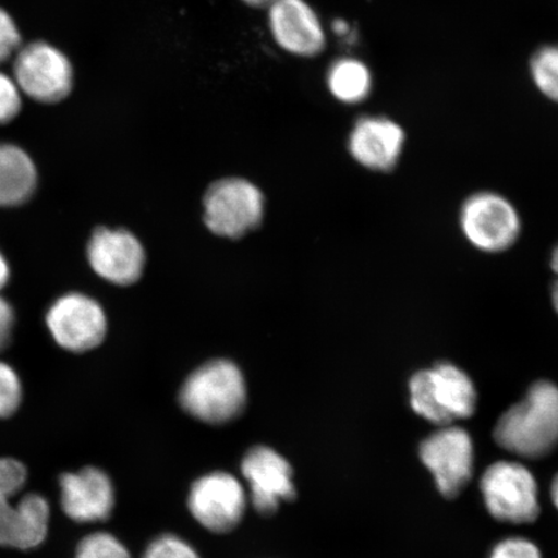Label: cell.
I'll list each match as a JSON object with an SVG mask.
<instances>
[{
  "label": "cell",
  "mask_w": 558,
  "mask_h": 558,
  "mask_svg": "<svg viewBox=\"0 0 558 558\" xmlns=\"http://www.w3.org/2000/svg\"><path fill=\"white\" fill-rule=\"evenodd\" d=\"M493 436L499 448L515 457L538 460L558 448V387L539 380L499 417Z\"/></svg>",
  "instance_id": "obj_1"
},
{
  "label": "cell",
  "mask_w": 558,
  "mask_h": 558,
  "mask_svg": "<svg viewBox=\"0 0 558 558\" xmlns=\"http://www.w3.org/2000/svg\"><path fill=\"white\" fill-rule=\"evenodd\" d=\"M27 483L26 466L17 459L0 458V547L32 550L50 532L51 506L44 495L17 499Z\"/></svg>",
  "instance_id": "obj_2"
},
{
  "label": "cell",
  "mask_w": 558,
  "mask_h": 558,
  "mask_svg": "<svg viewBox=\"0 0 558 558\" xmlns=\"http://www.w3.org/2000/svg\"><path fill=\"white\" fill-rule=\"evenodd\" d=\"M410 407L438 427L463 421L477 408V390L464 369L450 362L421 369L409 381Z\"/></svg>",
  "instance_id": "obj_3"
},
{
  "label": "cell",
  "mask_w": 558,
  "mask_h": 558,
  "mask_svg": "<svg viewBox=\"0 0 558 558\" xmlns=\"http://www.w3.org/2000/svg\"><path fill=\"white\" fill-rule=\"evenodd\" d=\"M180 404L198 421L221 425L239 417L247 403V388L233 362H208L187 378L179 396Z\"/></svg>",
  "instance_id": "obj_4"
},
{
  "label": "cell",
  "mask_w": 558,
  "mask_h": 558,
  "mask_svg": "<svg viewBox=\"0 0 558 558\" xmlns=\"http://www.w3.org/2000/svg\"><path fill=\"white\" fill-rule=\"evenodd\" d=\"M13 80L21 94L39 104H58L72 94L74 68L68 56L45 40L21 46L13 58Z\"/></svg>",
  "instance_id": "obj_5"
},
{
  "label": "cell",
  "mask_w": 558,
  "mask_h": 558,
  "mask_svg": "<svg viewBox=\"0 0 558 558\" xmlns=\"http://www.w3.org/2000/svg\"><path fill=\"white\" fill-rule=\"evenodd\" d=\"M488 513L495 520L532 523L539 518V488L534 474L518 462L494 463L480 481Z\"/></svg>",
  "instance_id": "obj_6"
},
{
  "label": "cell",
  "mask_w": 558,
  "mask_h": 558,
  "mask_svg": "<svg viewBox=\"0 0 558 558\" xmlns=\"http://www.w3.org/2000/svg\"><path fill=\"white\" fill-rule=\"evenodd\" d=\"M204 207L207 228L216 235L236 240L259 227L264 197L250 181L229 178L208 187Z\"/></svg>",
  "instance_id": "obj_7"
},
{
  "label": "cell",
  "mask_w": 558,
  "mask_h": 558,
  "mask_svg": "<svg viewBox=\"0 0 558 558\" xmlns=\"http://www.w3.org/2000/svg\"><path fill=\"white\" fill-rule=\"evenodd\" d=\"M459 221L465 239L490 254L511 248L521 232L518 209L504 195L493 192L471 195L460 209Z\"/></svg>",
  "instance_id": "obj_8"
},
{
  "label": "cell",
  "mask_w": 558,
  "mask_h": 558,
  "mask_svg": "<svg viewBox=\"0 0 558 558\" xmlns=\"http://www.w3.org/2000/svg\"><path fill=\"white\" fill-rule=\"evenodd\" d=\"M418 457L434 474L438 492L445 498H457L473 477L472 437L457 425L439 427L425 438L418 448Z\"/></svg>",
  "instance_id": "obj_9"
},
{
  "label": "cell",
  "mask_w": 558,
  "mask_h": 558,
  "mask_svg": "<svg viewBox=\"0 0 558 558\" xmlns=\"http://www.w3.org/2000/svg\"><path fill=\"white\" fill-rule=\"evenodd\" d=\"M247 498L233 474H205L192 485L187 507L202 526L215 534H227L240 525Z\"/></svg>",
  "instance_id": "obj_10"
},
{
  "label": "cell",
  "mask_w": 558,
  "mask_h": 558,
  "mask_svg": "<svg viewBox=\"0 0 558 558\" xmlns=\"http://www.w3.org/2000/svg\"><path fill=\"white\" fill-rule=\"evenodd\" d=\"M46 324L56 343L75 353L100 345L107 333V317L101 305L76 292L56 300L47 313Z\"/></svg>",
  "instance_id": "obj_11"
},
{
  "label": "cell",
  "mask_w": 558,
  "mask_h": 558,
  "mask_svg": "<svg viewBox=\"0 0 558 558\" xmlns=\"http://www.w3.org/2000/svg\"><path fill=\"white\" fill-rule=\"evenodd\" d=\"M241 471L250 485L251 505L264 518L276 514L282 501L296 498L290 463L267 446L251 449L242 460Z\"/></svg>",
  "instance_id": "obj_12"
},
{
  "label": "cell",
  "mask_w": 558,
  "mask_h": 558,
  "mask_svg": "<svg viewBox=\"0 0 558 558\" xmlns=\"http://www.w3.org/2000/svg\"><path fill=\"white\" fill-rule=\"evenodd\" d=\"M267 10L271 37L283 51L305 59L325 51L323 21L306 0H276Z\"/></svg>",
  "instance_id": "obj_13"
},
{
  "label": "cell",
  "mask_w": 558,
  "mask_h": 558,
  "mask_svg": "<svg viewBox=\"0 0 558 558\" xmlns=\"http://www.w3.org/2000/svg\"><path fill=\"white\" fill-rule=\"evenodd\" d=\"M60 505L70 520L78 523L107 521L116 506L113 483L96 466L61 474Z\"/></svg>",
  "instance_id": "obj_14"
},
{
  "label": "cell",
  "mask_w": 558,
  "mask_h": 558,
  "mask_svg": "<svg viewBox=\"0 0 558 558\" xmlns=\"http://www.w3.org/2000/svg\"><path fill=\"white\" fill-rule=\"evenodd\" d=\"M87 256L96 274L111 283L129 286L143 275L145 251L128 230L97 229L90 236Z\"/></svg>",
  "instance_id": "obj_15"
},
{
  "label": "cell",
  "mask_w": 558,
  "mask_h": 558,
  "mask_svg": "<svg viewBox=\"0 0 558 558\" xmlns=\"http://www.w3.org/2000/svg\"><path fill=\"white\" fill-rule=\"evenodd\" d=\"M407 134L400 123L383 116L361 117L348 138V149L365 169L389 172L402 156Z\"/></svg>",
  "instance_id": "obj_16"
},
{
  "label": "cell",
  "mask_w": 558,
  "mask_h": 558,
  "mask_svg": "<svg viewBox=\"0 0 558 558\" xmlns=\"http://www.w3.org/2000/svg\"><path fill=\"white\" fill-rule=\"evenodd\" d=\"M38 183L33 159L13 144L0 143V207H15L31 199Z\"/></svg>",
  "instance_id": "obj_17"
},
{
  "label": "cell",
  "mask_w": 558,
  "mask_h": 558,
  "mask_svg": "<svg viewBox=\"0 0 558 558\" xmlns=\"http://www.w3.org/2000/svg\"><path fill=\"white\" fill-rule=\"evenodd\" d=\"M326 83L330 94L339 102L357 105L372 95L374 76L364 61L345 56L332 62Z\"/></svg>",
  "instance_id": "obj_18"
},
{
  "label": "cell",
  "mask_w": 558,
  "mask_h": 558,
  "mask_svg": "<svg viewBox=\"0 0 558 558\" xmlns=\"http://www.w3.org/2000/svg\"><path fill=\"white\" fill-rule=\"evenodd\" d=\"M529 69L536 89L558 104V44L538 48L530 59Z\"/></svg>",
  "instance_id": "obj_19"
},
{
  "label": "cell",
  "mask_w": 558,
  "mask_h": 558,
  "mask_svg": "<svg viewBox=\"0 0 558 558\" xmlns=\"http://www.w3.org/2000/svg\"><path fill=\"white\" fill-rule=\"evenodd\" d=\"M75 558H131V555L114 535L94 533L76 546Z\"/></svg>",
  "instance_id": "obj_20"
},
{
  "label": "cell",
  "mask_w": 558,
  "mask_h": 558,
  "mask_svg": "<svg viewBox=\"0 0 558 558\" xmlns=\"http://www.w3.org/2000/svg\"><path fill=\"white\" fill-rule=\"evenodd\" d=\"M23 401V386L15 369L0 361V418L11 417Z\"/></svg>",
  "instance_id": "obj_21"
},
{
  "label": "cell",
  "mask_w": 558,
  "mask_h": 558,
  "mask_svg": "<svg viewBox=\"0 0 558 558\" xmlns=\"http://www.w3.org/2000/svg\"><path fill=\"white\" fill-rule=\"evenodd\" d=\"M21 90L12 76L0 72V125L15 120L23 108Z\"/></svg>",
  "instance_id": "obj_22"
},
{
  "label": "cell",
  "mask_w": 558,
  "mask_h": 558,
  "mask_svg": "<svg viewBox=\"0 0 558 558\" xmlns=\"http://www.w3.org/2000/svg\"><path fill=\"white\" fill-rule=\"evenodd\" d=\"M143 558H199L197 553L174 535H162L146 548Z\"/></svg>",
  "instance_id": "obj_23"
},
{
  "label": "cell",
  "mask_w": 558,
  "mask_h": 558,
  "mask_svg": "<svg viewBox=\"0 0 558 558\" xmlns=\"http://www.w3.org/2000/svg\"><path fill=\"white\" fill-rule=\"evenodd\" d=\"M21 34L15 20L0 7V64L15 58L21 48Z\"/></svg>",
  "instance_id": "obj_24"
},
{
  "label": "cell",
  "mask_w": 558,
  "mask_h": 558,
  "mask_svg": "<svg viewBox=\"0 0 558 558\" xmlns=\"http://www.w3.org/2000/svg\"><path fill=\"white\" fill-rule=\"evenodd\" d=\"M490 558H542V555L534 543L518 536V538H508L497 544Z\"/></svg>",
  "instance_id": "obj_25"
},
{
  "label": "cell",
  "mask_w": 558,
  "mask_h": 558,
  "mask_svg": "<svg viewBox=\"0 0 558 558\" xmlns=\"http://www.w3.org/2000/svg\"><path fill=\"white\" fill-rule=\"evenodd\" d=\"M13 324H15V313L9 302L0 296V351L10 343Z\"/></svg>",
  "instance_id": "obj_26"
},
{
  "label": "cell",
  "mask_w": 558,
  "mask_h": 558,
  "mask_svg": "<svg viewBox=\"0 0 558 558\" xmlns=\"http://www.w3.org/2000/svg\"><path fill=\"white\" fill-rule=\"evenodd\" d=\"M332 32L340 40H344L345 44L352 45L357 38V33L353 29L352 25L343 19L335 20L332 23Z\"/></svg>",
  "instance_id": "obj_27"
},
{
  "label": "cell",
  "mask_w": 558,
  "mask_h": 558,
  "mask_svg": "<svg viewBox=\"0 0 558 558\" xmlns=\"http://www.w3.org/2000/svg\"><path fill=\"white\" fill-rule=\"evenodd\" d=\"M550 268H553L556 276L553 290H550V298H553L554 308L558 314V244L554 250L553 256H550Z\"/></svg>",
  "instance_id": "obj_28"
},
{
  "label": "cell",
  "mask_w": 558,
  "mask_h": 558,
  "mask_svg": "<svg viewBox=\"0 0 558 558\" xmlns=\"http://www.w3.org/2000/svg\"><path fill=\"white\" fill-rule=\"evenodd\" d=\"M10 281V265L5 257L0 253V290Z\"/></svg>",
  "instance_id": "obj_29"
},
{
  "label": "cell",
  "mask_w": 558,
  "mask_h": 558,
  "mask_svg": "<svg viewBox=\"0 0 558 558\" xmlns=\"http://www.w3.org/2000/svg\"><path fill=\"white\" fill-rule=\"evenodd\" d=\"M242 2L250 7H254V9H268V7L276 2V0H242Z\"/></svg>",
  "instance_id": "obj_30"
},
{
  "label": "cell",
  "mask_w": 558,
  "mask_h": 558,
  "mask_svg": "<svg viewBox=\"0 0 558 558\" xmlns=\"http://www.w3.org/2000/svg\"><path fill=\"white\" fill-rule=\"evenodd\" d=\"M550 498H553L554 505L558 509V473L553 481V485H550Z\"/></svg>",
  "instance_id": "obj_31"
}]
</instances>
